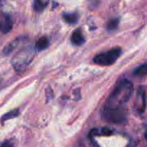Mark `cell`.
Returning <instances> with one entry per match:
<instances>
[{"label": "cell", "mask_w": 147, "mask_h": 147, "mask_svg": "<svg viewBox=\"0 0 147 147\" xmlns=\"http://www.w3.org/2000/svg\"><path fill=\"white\" fill-rule=\"evenodd\" d=\"M134 86L127 79L119 82L106 101L104 108H121L127 103L131 96Z\"/></svg>", "instance_id": "1"}, {"label": "cell", "mask_w": 147, "mask_h": 147, "mask_svg": "<svg viewBox=\"0 0 147 147\" xmlns=\"http://www.w3.org/2000/svg\"><path fill=\"white\" fill-rule=\"evenodd\" d=\"M36 47L27 45L20 49L11 59V65L17 72L24 71L34 59L36 54Z\"/></svg>", "instance_id": "2"}, {"label": "cell", "mask_w": 147, "mask_h": 147, "mask_svg": "<svg viewBox=\"0 0 147 147\" xmlns=\"http://www.w3.org/2000/svg\"><path fill=\"white\" fill-rule=\"evenodd\" d=\"M102 116L105 121L109 123H122L126 121L127 113L123 107L104 108Z\"/></svg>", "instance_id": "3"}, {"label": "cell", "mask_w": 147, "mask_h": 147, "mask_svg": "<svg viewBox=\"0 0 147 147\" xmlns=\"http://www.w3.org/2000/svg\"><path fill=\"white\" fill-rule=\"evenodd\" d=\"M121 55V49L116 47L97 55L93 58V61L98 65H111L120 57Z\"/></svg>", "instance_id": "4"}, {"label": "cell", "mask_w": 147, "mask_h": 147, "mask_svg": "<svg viewBox=\"0 0 147 147\" xmlns=\"http://www.w3.org/2000/svg\"><path fill=\"white\" fill-rule=\"evenodd\" d=\"M13 27V20L7 13H0V32L3 34L9 33Z\"/></svg>", "instance_id": "5"}, {"label": "cell", "mask_w": 147, "mask_h": 147, "mask_svg": "<svg viewBox=\"0 0 147 147\" xmlns=\"http://www.w3.org/2000/svg\"><path fill=\"white\" fill-rule=\"evenodd\" d=\"M146 107V92L142 88L138 90L136 98V109L139 113H143Z\"/></svg>", "instance_id": "6"}, {"label": "cell", "mask_w": 147, "mask_h": 147, "mask_svg": "<svg viewBox=\"0 0 147 147\" xmlns=\"http://www.w3.org/2000/svg\"><path fill=\"white\" fill-rule=\"evenodd\" d=\"M70 40H71V42L73 43L74 45L76 46H80L82 45L85 43L86 40H85L84 35H83V32H81V30L78 29L76 30L72 34L71 37H70Z\"/></svg>", "instance_id": "7"}, {"label": "cell", "mask_w": 147, "mask_h": 147, "mask_svg": "<svg viewBox=\"0 0 147 147\" xmlns=\"http://www.w3.org/2000/svg\"><path fill=\"white\" fill-rule=\"evenodd\" d=\"M22 39L16 38L15 40H14L13 41H11V42L9 43V44L7 45L5 47H4V50H3V53H4V55H9L10 53H11V52H12L13 50H14V49H15L16 47L19 45V44L21 42V41L22 40Z\"/></svg>", "instance_id": "8"}, {"label": "cell", "mask_w": 147, "mask_h": 147, "mask_svg": "<svg viewBox=\"0 0 147 147\" xmlns=\"http://www.w3.org/2000/svg\"><path fill=\"white\" fill-rule=\"evenodd\" d=\"M63 17L65 21L70 24H76L79 20V15L76 12L65 13L63 14Z\"/></svg>", "instance_id": "9"}, {"label": "cell", "mask_w": 147, "mask_h": 147, "mask_svg": "<svg viewBox=\"0 0 147 147\" xmlns=\"http://www.w3.org/2000/svg\"><path fill=\"white\" fill-rule=\"evenodd\" d=\"M49 45H50V41H49L48 39L46 37H40L37 40L35 47L39 51H42V50H44L46 48H47Z\"/></svg>", "instance_id": "10"}, {"label": "cell", "mask_w": 147, "mask_h": 147, "mask_svg": "<svg viewBox=\"0 0 147 147\" xmlns=\"http://www.w3.org/2000/svg\"><path fill=\"white\" fill-rule=\"evenodd\" d=\"M19 115H20V111H19V109H14V110L5 113V114L1 117V123H4V122L7 121L17 117Z\"/></svg>", "instance_id": "11"}, {"label": "cell", "mask_w": 147, "mask_h": 147, "mask_svg": "<svg viewBox=\"0 0 147 147\" xmlns=\"http://www.w3.org/2000/svg\"><path fill=\"white\" fill-rule=\"evenodd\" d=\"M50 0H34V9L37 11H41L45 9Z\"/></svg>", "instance_id": "12"}, {"label": "cell", "mask_w": 147, "mask_h": 147, "mask_svg": "<svg viewBox=\"0 0 147 147\" xmlns=\"http://www.w3.org/2000/svg\"><path fill=\"white\" fill-rule=\"evenodd\" d=\"M134 75L137 77H143L147 75V64H143L139 66L134 71Z\"/></svg>", "instance_id": "13"}, {"label": "cell", "mask_w": 147, "mask_h": 147, "mask_svg": "<svg viewBox=\"0 0 147 147\" xmlns=\"http://www.w3.org/2000/svg\"><path fill=\"white\" fill-rule=\"evenodd\" d=\"M119 24V20L118 18L112 19V20H109V22L107 23V29L109 30H114L118 27Z\"/></svg>", "instance_id": "14"}, {"label": "cell", "mask_w": 147, "mask_h": 147, "mask_svg": "<svg viewBox=\"0 0 147 147\" xmlns=\"http://www.w3.org/2000/svg\"><path fill=\"white\" fill-rule=\"evenodd\" d=\"M0 147H14V145L9 142H4L1 144V146Z\"/></svg>", "instance_id": "15"}, {"label": "cell", "mask_w": 147, "mask_h": 147, "mask_svg": "<svg viewBox=\"0 0 147 147\" xmlns=\"http://www.w3.org/2000/svg\"><path fill=\"white\" fill-rule=\"evenodd\" d=\"M3 1H4V0H0V6L2 5V4H3Z\"/></svg>", "instance_id": "16"}, {"label": "cell", "mask_w": 147, "mask_h": 147, "mask_svg": "<svg viewBox=\"0 0 147 147\" xmlns=\"http://www.w3.org/2000/svg\"><path fill=\"white\" fill-rule=\"evenodd\" d=\"M145 137H146V139L147 140V130L146 131V132H145Z\"/></svg>", "instance_id": "17"}]
</instances>
